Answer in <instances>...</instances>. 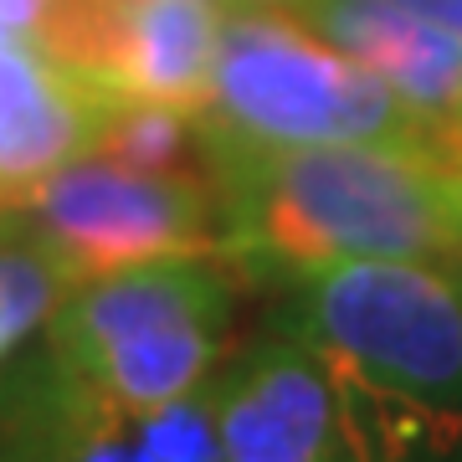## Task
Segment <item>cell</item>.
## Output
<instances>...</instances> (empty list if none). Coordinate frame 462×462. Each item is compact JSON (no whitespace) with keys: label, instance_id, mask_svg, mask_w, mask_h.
<instances>
[{"label":"cell","instance_id":"obj_17","mask_svg":"<svg viewBox=\"0 0 462 462\" xmlns=\"http://www.w3.org/2000/svg\"><path fill=\"white\" fill-rule=\"evenodd\" d=\"M5 36H11V26H5V21H0V42H5Z\"/></svg>","mask_w":462,"mask_h":462},{"label":"cell","instance_id":"obj_12","mask_svg":"<svg viewBox=\"0 0 462 462\" xmlns=\"http://www.w3.org/2000/svg\"><path fill=\"white\" fill-rule=\"evenodd\" d=\"M67 288V273L32 231L0 247V360L26 345V334L62 303Z\"/></svg>","mask_w":462,"mask_h":462},{"label":"cell","instance_id":"obj_8","mask_svg":"<svg viewBox=\"0 0 462 462\" xmlns=\"http://www.w3.org/2000/svg\"><path fill=\"white\" fill-rule=\"evenodd\" d=\"M221 462H345L329 370L293 334H267L206 380Z\"/></svg>","mask_w":462,"mask_h":462},{"label":"cell","instance_id":"obj_14","mask_svg":"<svg viewBox=\"0 0 462 462\" xmlns=\"http://www.w3.org/2000/svg\"><path fill=\"white\" fill-rule=\"evenodd\" d=\"M401 5H411V11H421V16L442 21L447 32L462 36V0H401Z\"/></svg>","mask_w":462,"mask_h":462},{"label":"cell","instance_id":"obj_15","mask_svg":"<svg viewBox=\"0 0 462 462\" xmlns=\"http://www.w3.org/2000/svg\"><path fill=\"white\" fill-rule=\"evenodd\" d=\"M221 5H231V11H288L298 0H221Z\"/></svg>","mask_w":462,"mask_h":462},{"label":"cell","instance_id":"obj_13","mask_svg":"<svg viewBox=\"0 0 462 462\" xmlns=\"http://www.w3.org/2000/svg\"><path fill=\"white\" fill-rule=\"evenodd\" d=\"M47 5H51V0H0V21H5L11 32L32 36V32H36V21L47 16Z\"/></svg>","mask_w":462,"mask_h":462},{"label":"cell","instance_id":"obj_4","mask_svg":"<svg viewBox=\"0 0 462 462\" xmlns=\"http://www.w3.org/2000/svg\"><path fill=\"white\" fill-rule=\"evenodd\" d=\"M319 360L462 411V273L360 257L288 282L278 319Z\"/></svg>","mask_w":462,"mask_h":462},{"label":"cell","instance_id":"obj_1","mask_svg":"<svg viewBox=\"0 0 462 462\" xmlns=\"http://www.w3.org/2000/svg\"><path fill=\"white\" fill-rule=\"evenodd\" d=\"M206 114V108H200ZM211 124V118H206ZM226 247L252 278L406 257L462 273V170L421 144H236L211 129Z\"/></svg>","mask_w":462,"mask_h":462},{"label":"cell","instance_id":"obj_7","mask_svg":"<svg viewBox=\"0 0 462 462\" xmlns=\"http://www.w3.org/2000/svg\"><path fill=\"white\" fill-rule=\"evenodd\" d=\"M221 0H51L32 42L118 98L206 108Z\"/></svg>","mask_w":462,"mask_h":462},{"label":"cell","instance_id":"obj_5","mask_svg":"<svg viewBox=\"0 0 462 462\" xmlns=\"http://www.w3.org/2000/svg\"><path fill=\"white\" fill-rule=\"evenodd\" d=\"M26 231L57 257L67 282L154 257H221V190L200 175H154L103 154H78L16 196Z\"/></svg>","mask_w":462,"mask_h":462},{"label":"cell","instance_id":"obj_10","mask_svg":"<svg viewBox=\"0 0 462 462\" xmlns=\"http://www.w3.org/2000/svg\"><path fill=\"white\" fill-rule=\"evenodd\" d=\"M108 98L114 93L83 83L32 36H5L0 42V190L16 200L67 160L88 154Z\"/></svg>","mask_w":462,"mask_h":462},{"label":"cell","instance_id":"obj_9","mask_svg":"<svg viewBox=\"0 0 462 462\" xmlns=\"http://www.w3.org/2000/svg\"><path fill=\"white\" fill-rule=\"evenodd\" d=\"M288 16L370 67L427 129L437 160L462 170V36L401 0H298Z\"/></svg>","mask_w":462,"mask_h":462},{"label":"cell","instance_id":"obj_2","mask_svg":"<svg viewBox=\"0 0 462 462\" xmlns=\"http://www.w3.org/2000/svg\"><path fill=\"white\" fill-rule=\"evenodd\" d=\"M206 118L221 139L293 144H427L421 118L370 67L288 11H231L216 36Z\"/></svg>","mask_w":462,"mask_h":462},{"label":"cell","instance_id":"obj_3","mask_svg":"<svg viewBox=\"0 0 462 462\" xmlns=\"http://www.w3.org/2000/svg\"><path fill=\"white\" fill-rule=\"evenodd\" d=\"M231 278L216 257H154L67 288L47 349L129 406H170L216 375Z\"/></svg>","mask_w":462,"mask_h":462},{"label":"cell","instance_id":"obj_16","mask_svg":"<svg viewBox=\"0 0 462 462\" xmlns=\"http://www.w3.org/2000/svg\"><path fill=\"white\" fill-rule=\"evenodd\" d=\"M11 211H16V200H11L5 190H0V226H5V216H11Z\"/></svg>","mask_w":462,"mask_h":462},{"label":"cell","instance_id":"obj_6","mask_svg":"<svg viewBox=\"0 0 462 462\" xmlns=\"http://www.w3.org/2000/svg\"><path fill=\"white\" fill-rule=\"evenodd\" d=\"M0 462H221V442L206 385L129 406L42 345L0 370Z\"/></svg>","mask_w":462,"mask_h":462},{"label":"cell","instance_id":"obj_11","mask_svg":"<svg viewBox=\"0 0 462 462\" xmlns=\"http://www.w3.org/2000/svg\"><path fill=\"white\" fill-rule=\"evenodd\" d=\"M88 154L118 160L129 170H154V175H200L216 180V144L211 124L200 108L160 98H108L93 129Z\"/></svg>","mask_w":462,"mask_h":462}]
</instances>
